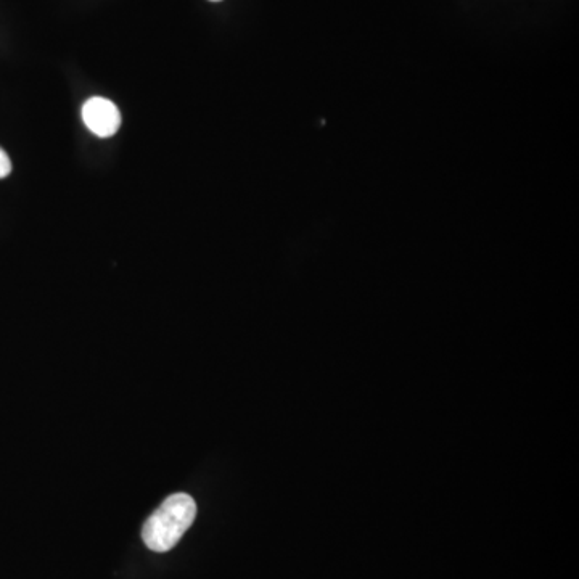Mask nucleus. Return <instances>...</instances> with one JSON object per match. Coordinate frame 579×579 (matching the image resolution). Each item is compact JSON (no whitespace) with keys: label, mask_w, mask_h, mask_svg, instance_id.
<instances>
[{"label":"nucleus","mask_w":579,"mask_h":579,"mask_svg":"<svg viewBox=\"0 0 579 579\" xmlns=\"http://www.w3.org/2000/svg\"><path fill=\"white\" fill-rule=\"evenodd\" d=\"M210 2H221V0H210Z\"/></svg>","instance_id":"4"},{"label":"nucleus","mask_w":579,"mask_h":579,"mask_svg":"<svg viewBox=\"0 0 579 579\" xmlns=\"http://www.w3.org/2000/svg\"><path fill=\"white\" fill-rule=\"evenodd\" d=\"M10 173H12V161L9 155L0 148V179H5Z\"/></svg>","instance_id":"3"},{"label":"nucleus","mask_w":579,"mask_h":579,"mask_svg":"<svg viewBox=\"0 0 579 579\" xmlns=\"http://www.w3.org/2000/svg\"><path fill=\"white\" fill-rule=\"evenodd\" d=\"M81 115L87 129L97 137L108 139L120 131L121 113L111 100L92 97L84 103Z\"/></svg>","instance_id":"2"},{"label":"nucleus","mask_w":579,"mask_h":579,"mask_svg":"<svg viewBox=\"0 0 579 579\" xmlns=\"http://www.w3.org/2000/svg\"><path fill=\"white\" fill-rule=\"evenodd\" d=\"M197 517V502L185 493L169 496L158 507L142 530V539L150 551L165 554L181 541Z\"/></svg>","instance_id":"1"}]
</instances>
